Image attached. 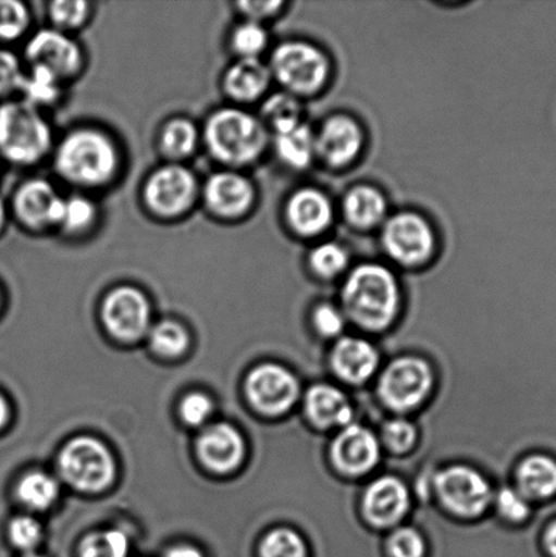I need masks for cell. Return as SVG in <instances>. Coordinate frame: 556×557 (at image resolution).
Listing matches in <instances>:
<instances>
[{
	"instance_id": "7dc6e473",
	"label": "cell",
	"mask_w": 556,
	"mask_h": 557,
	"mask_svg": "<svg viewBox=\"0 0 556 557\" xmlns=\"http://www.w3.org/2000/svg\"><path fill=\"white\" fill-rule=\"evenodd\" d=\"M165 557H203V554L193 545L182 544L168 549Z\"/></svg>"
},
{
	"instance_id": "7c38bea8",
	"label": "cell",
	"mask_w": 556,
	"mask_h": 557,
	"mask_svg": "<svg viewBox=\"0 0 556 557\" xmlns=\"http://www.w3.org/2000/svg\"><path fill=\"white\" fill-rule=\"evenodd\" d=\"M194 173L187 168L168 165L151 174L145 187V200L155 214L174 218L184 214L196 198Z\"/></svg>"
},
{
	"instance_id": "f546056e",
	"label": "cell",
	"mask_w": 556,
	"mask_h": 557,
	"mask_svg": "<svg viewBox=\"0 0 556 557\" xmlns=\"http://www.w3.org/2000/svg\"><path fill=\"white\" fill-rule=\"evenodd\" d=\"M260 557H310L307 539L293 529L277 528L265 534L259 548Z\"/></svg>"
},
{
	"instance_id": "c3c4849f",
	"label": "cell",
	"mask_w": 556,
	"mask_h": 557,
	"mask_svg": "<svg viewBox=\"0 0 556 557\" xmlns=\"http://www.w3.org/2000/svg\"><path fill=\"white\" fill-rule=\"evenodd\" d=\"M543 548L547 557H556V521L548 527L544 534Z\"/></svg>"
},
{
	"instance_id": "b9f144b4",
	"label": "cell",
	"mask_w": 556,
	"mask_h": 557,
	"mask_svg": "<svg viewBox=\"0 0 556 557\" xmlns=\"http://www.w3.org/2000/svg\"><path fill=\"white\" fill-rule=\"evenodd\" d=\"M346 315L342 309L332 304H320L316 306L312 314V322L316 332L323 337L341 336L346 327Z\"/></svg>"
},
{
	"instance_id": "681fc988",
	"label": "cell",
	"mask_w": 556,
	"mask_h": 557,
	"mask_svg": "<svg viewBox=\"0 0 556 557\" xmlns=\"http://www.w3.org/2000/svg\"><path fill=\"white\" fill-rule=\"evenodd\" d=\"M9 418V404L8 401H5V398L2 395H0V429H2L5 423H8Z\"/></svg>"
},
{
	"instance_id": "3957f363",
	"label": "cell",
	"mask_w": 556,
	"mask_h": 557,
	"mask_svg": "<svg viewBox=\"0 0 556 557\" xmlns=\"http://www.w3.org/2000/svg\"><path fill=\"white\" fill-rule=\"evenodd\" d=\"M206 144L215 160L243 166L258 161L269 144V131L248 112L222 109L206 125Z\"/></svg>"
},
{
	"instance_id": "8fae6325",
	"label": "cell",
	"mask_w": 556,
	"mask_h": 557,
	"mask_svg": "<svg viewBox=\"0 0 556 557\" xmlns=\"http://www.w3.org/2000/svg\"><path fill=\"white\" fill-rule=\"evenodd\" d=\"M332 466L343 476L359 479L381 461V442L372 430L351 423L337 433L330 445Z\"/></svg>"
},
{
	"instance_id": "836d02e7",
	"label": "cell",
	"mask_w": 556,
	"mask_h": 557,
	"mask_svg": "<svg viewBox=\"0 0 556 557\" xmlns=\"http://www.w3.org/2000/svg\"><path fill=\"white\" fill-rule=\"evenodd\" d=\"M128 550L127 536L112 529L89 534L81 545V557H127Z\"/></svg>"
},
{
	"instance_id": "1f68e13d",
	"label": "cell",
	"mask_w": 556,
	"mask_h": 557,
	"mask_svg": "<svg viewBox=\"0 0 556 557\" xmlns=\"http://www.w3.org/2000/svg\"><path fill=\"white\" fill-rule=\"evenodd\" d=\"M350 258L346 248L336 243H323L309 255V267L321 278H334L347 270Z\"/></svg>"
},
{
	"instance_id": "f907efd6",
	"label": "cell",
	"mask_w": 556,
	"mask_h": 557,
	"mask_svg": "<svg viewBox=\"0 0 556 557\" xmlns=\"http://www.w3.org/2000/svg\"><path fill=\"white\" fill-rule=\"evenodd\" d=\"M5 221V207L3 200L0 199V231H2Z\"/></svg>"
},
{
	"instance_id": "ffe728a7",
	"label": "cell",
	"mask_w": 556,
	"mask_h": 557,
	"mask_svg": "<svg viewBox=\"0 0 556 557\" xmlns=\"http://www.w3.org/2000/svg\"><path fill=\"white\" fill-rule=\"evenodd\" d=\"M206 203L215 215L225 220L247 214L255 200L252 183L242 174L215 173L205 187Z\"/></svg>"
},
{
	"instance_id": "6da1fadb",
	"label": "cell",
	"mask_w": 556,
	"mask_h": 557,
	"mask_svg": "<svg viewBox=\"0 0 556 557\" xmlns=\"http://www.w3.org/2000/svg\"><path fill=\"white\" fill-rule=\"evenodd\" d=\"M346 319L365 331L380 332L394 324L401 306L399 282L379 263H363L348 274L341 292Z\"/></svg>"
},
{
	"instance_id": "ac0fdd59",
	"label": "cell",
	"mask_w": 556,
	"mask_h": 557,
	"mask_svg": "<svg viewBox=\"0 0 556 557\" xmlns=\"http://www.w3.org/2000/svg\"><path fill=\"white\" fill-rule=\"evenodd\" d=\"M380 362L378 347L362 337H342L331 351L332 370L346 384L362 385L372 380Z\"/></svg>"
},
{
	"instance_id": "d6986e66",
	"label": "cell",
	"mask_w": 556,
	"mask_h": 557,
	"mask_svg": "<svg viewBox=\"0 0 556 557\" xmlns=\"http://www.w3.org/2000/svg\"><path fill=\"white\" fill-rule=\"evenodd\" d=\"M286 221L299 237L312 238L329 231L334 207L329 196L316 188L296 190L286 203Z\"/></svg>"
},
{
	"instance_id": "7bdbcfd3",
	"label": "cell",
	"mask_w": 556,
	"mask_h": 557,
	"mask_svg": "<svg viewBox=\"0 0 556 557\" xmlns=\"http://www.w3.org/2000/svg\"><path fill=\"white\" fill-rule=\"evenodd\" d=\"M9 534L11 543L16 548L30 550L40 543L42 531L41 525L35 518L29 516L15 517L10 522Z\"/></svg>"
},
{
	"instance_id": "83f0119b",
	"label": "cell",
	"mask_w": 556,
	"mask_h": 557,
	"mask_svg": "<svg viewBox=\"0 0 556 557\" xmlns=\"http://www.w3.org/2000/svg\"><path fill=\"white\" fill-rule=\"evenodd\" d=\"M16 495L25 506L33 510H46L59 495V484L51 474L30 472L20 480Z\"/></svg>"
},
{
	"instance_id": "d6a6232c",
	"label": "cell",
	"mask_w": 556,
	"mask_h": 557,
	"mask_svg": "<svg viewBox=\"0 0 556 557\" xmlns=\"http://www.w3.org/2000/svg\"><path fill=\"white\" fill-rule=\"evenodd\" d=\"M385 557H429L427 536L412 527L392 531L383 544Z\"/></svg>"
},
{
	"instance_id": "d4e9b609",
	"label": "cell",
	"mask_w": 556,
	"mask_h": 557,
	"mask_svg": "<svg viewBox=\"0 0 556 557\" xmlns=\"http://www.w3.org/2000/svg\"><path fill=\"white\" fill-rule=\"evenodd\" d=\"M517 490L528 500H546L556 494V461L543 455L522 460L516 471Z\"/></svg>"
},
{
	"instance_id": "4316f807",
	"label": "cell",
	"mask_w": 556,
	"mask_h": 557,
	"mask_svg": "<svg viewBox=\"0 0 556 557\" xmlns=\"http://www.w3.org/2000/svg\"><path fill=\"white\" fill-rule=\"evenodd\" d=\"M302 117L301 103L291 92H276L261 108V123L275 135L298 127Z\"/></svg>"
},
{
	"instance_id": "ba28073f",
	"label": "cell",
	"mask_w": 556,
	"mask_h": 557,
	"mask_svg": "<svg viewBox=\"0 0 556 557\" xmlns=\"http://www.w3.org/2000/svg\"><path fill=\"white\" fill-rule=\"evenodd\" d=\"M59 469L65 482L91 493L107 488L114 476L111 453L91 436L70 441L60 453Z\"/></svg>"
},
{
	"instance_id": "44dd1931",
	"label": "cell",
	"mask_w": 556,
	"mask_h": 557,
	"mask_svg": "<svg viewBox=\"0 0 556 557\" xmlns=\"http://www.w3.org/2000/svg\"><path fill=\"white\" fill-rule=\"evenodd\" d=\"M304 408L309 423L319 430L347 428L354 418L346 393L330 384L310 386L305 395Z\"/></svg>"
},
{
	"instance_id": "d590c367",
	"label": "cell",
	"mask_w": 556,
	"mask_h": 557,
	"mask_svg": "<svg viewBox=\"0 0 556 557\" xmlns=\"http://www.w3.org/2000/svg\"><path fill=\"white\" fill-rule=\"evenodd\" d=\"M381 441L384 446L395 455H405L417 445V425L405 418L386 420L381 428Z\"/></svg>"
},
{
	"instance_id": "30bf717a",
	"label": "cell",
	"mask_w": 556,
	"mask_h": 557,
	"mask_svg": "<svg viewBox=\"0 0 556 557\" xmlns=\"http://www.w3.org/2000/svg\"><path fill=\"white\" fill-rule=\"evenodd\" d=\"M249 401L267 417H281L296 406L301 386L293 371L281 364L264 363L249 374Z\"/></svg>"
},
{
	"instance_id": "8d00e7d4",
	"label": "cell",
	"mask_w": 556,
	"mask_h": 557,
	"mask_svg": "<svg viewBox=\"0 0 556 557\" xmlns=\"http://www.w3.org/2000/svg\"><path fill=\"white\" fill-rule=\"evenodd\" d=\"M232 44L242 59H258L269 44V35L259 22L247 21L234 30Z\"/></svg>"
},
{
	"instance_id": "60d3db41",
	"label": "cell",
	"mask_w": 556,
	"mask_h": 557,
	"mask_svg": "<svg viewBox=\"0 0 556 557\" xmlns=\"http://www.w3.org/2000/svg\"><path fill=\"white\" fill-rule=\"evenodd\" d=\"M49 14L54 25L64 29H74L84 24L89 16V3L84 0H58L51 4Z\"/></svg>"
},
{
	"instance_id": "9a60e30c",
	"label": "cell",
	"mask_w": 556,
	"mask_h": 557,
	"mask_svg": "<svg viewBox=\"0 0 556 557\" xmlns=\"http://www.w3.org/2000/svg\"><path fill=\"white\" fill-rule=\"evenodd\" d=\"M316 157L332 168L350 165L361 154L363 131L356 119L336 114L314 134Z\"/></svg>"
},
{
	"instance_id": "ab89813d",
	"label": "cell",
	"mask_w": 556,
	"mask_h": 557,
	"mask_svg": "<svg viewBox=\"0 0 556 557\" xmlns=\"http://www.w3.org/2000/svg\"><path fill=\"white\" fill-rule=\"evenodd\" d=\"M95 218L96 206L89 199L75 196V198L64 200L63 218L60 225L70 232L84 231L91 225Z\"/></svg>"
},
{
	"instance_id": "7a4b0ae2",
	"label": "cell",
	"mask_w": 556,
	"mask_h": 557,
	"mask_svg": "<svg viewBox=\"0 0 556 557\" xmlns=\"http://www.w3.org/2000/svg\"><path fill=\"white\" fill-rule=\"evenodd\" d=\"M60 176L79 187H101L119 166L116 147L107 135L78 129L62 140L54 158Z\"/></svg>"
},
{
	"instance_id": "e0dca14e",
	"label": "cell",
	"mask_w": 556,
	"mask_h": 557,
	"mask_svg": "<svg viewBox=\"0 0 556 557\" xmlns=\"http://www.w3.org/2000/svg\"><path fill=\"white\" fill-rule=\"evenodd\" d=\"M64 200L48 182L30 180L16 190L14 211L20 221L32 228L60 225Z\"/></svg>"
},
{
	"instance_id": "ee69618b",
	"label": "cell",
	"mask_w": 556,
	"mask_h": 557,
	"mask_svg": "<svg viewBox=\"0 0 556 557\" xmlns=\"http://www.w3.org/2000/svg\"><path fill=\"white\" fill-rule=\"evenodd\" d=\"M22 78L24 74H22L20 60L13 52L0 48V96L20 90Z\"/></svg>"
},
{
	"instance_id": "cb8c5ba5",
	"label": "cell",
	"mask_w": 556,
	"mask_h": 557,
	"mask_svg": "<svg viewBox=\"0 0 556 557\" xmlns=\"http://www.w3.org/2000/svg\"><path fill=\"white\" fill-rule=\"evenodd\" d=\"M269 65L258 59H242L227 70L225 90L234 100L249 102L264 95L271 84Z\"/></svg>"
},
{
	"instance_id": "484cf974",
	"label": "cell",
	"mask_w": 556,
	"mask_h": 557,
	"mask_svg": "<svg viewBox=\"0 0 556 557\" xmlns=\"http://www.w3.org/2000/svg\"><path fill=\"white\" fill-rule=\"evenodd\" d=\"M275 151L277 158L294 171H304L316 157V140L312 128L307 124L275 135Z\"/></svg>"
},
{
	"instance_id": "816d5d0a",
	"label": "cell",
	"mask_w": 556,
	"mask_h": 557,
	"mask_svg": "<svg viewBox=\"0 0 556 557\" xmlns=\"http://www.w3.org/2000/svg\"><path fill=\"white\" fill-rule=\"evenodd\" d=\"M22 557H42V556L36 555V554H26L25 556H22Z\"/></svg>"
},
{
	"instance_id": "5bb4252c",
	"label": "cell",
	"mask_w": 556,
	"mask_h": 557,
	"mask_svg": "<svg viewBox=\"0 0 556 557\" xmlns=\"http://www.w3.org/2000/svg\"><path fill=\"white\" fill-rule=\"evenodd\" d=\"M150 304L139 289L122 286L113 289L102 306L108 331L122 341H136L150 326Z\"/></svg>"
},
{
	"instance_id": "8992f818",
	"label": "cell",
	"mask_w": 556,
	"mask_h": 557,
	"mask_svg": "<svg viewBox=\"0 0 556 557\" xmlns=\"http://www.w3.org/2000/svg\"><path fill=\"white\" fill-rule=\"evenodd\" d=\"M435 385L432 366L419 357L392 360L380 375L378 395L392 412L416 411L428 400Z\"/></svg>"
},
{
	"instance_id": "f6af8a7d",
	"label": "cell",
	"mask_w": 556,
	"mask_h": 557,
	"mask_svg": "<svg viewBox=\"0 0 556 557\" xmlns=\"http://www.w3.org/2000/svg\"><path fill=\"white\" fill-rule=\"evenodd\" d=\"M182 417L190 425H200L211 417L212 403L203 393H190L182 403Z\"/></svg>"
},
{
	"instance_id": "5b68a950",
	"label": "cell",
	"mask_w": 556,
	"mask_h": 557,
	"mask_svg": "<svg viewBox=\"0 0 556 557\" xmlns=\"http://www.w3.org/2000/svg\"><path fill=\"white\" fill-rule=\"evenodd\" d=\"M272 76L293 96H313L330 79L326 54L310 42L287 41L271 58Z\"/></svg>"
},
{
	"instance_id": "2e32d148",
	"label": "cell",
	"mask_w": 556,
	"mask_h": 557,
	"mask_svg": "<svg viewBox=\"0 0 556 557\" xmlns=\"http://www.w3.org/2000/svg\"><path fill=\"white\" fill-rule=\"evenodd\" d=\"M26 58L32 65L52 71L59 79L75 75L82 64L78 44L54 29L37 32L27 44Z\"/></svg>"
},
{
	"instance_id": "74e56055",
	"label": "cell",
	"mask_w": 556,
	"mask_h": 557,
	"mask_svg": "<svg viewBox=\"0 0 556 557\" xmlns=\"http://www.w3.org/2000/svg\"><path fill=\"white\" fill-rule=\"evenodd\" d=\"M501 518L506 522L521 523L531 516L530 500L519 490L504 487L494 498Z\"/></svg>"
},
{
	"instance_id": "52a82bcc",
	"label": "cell",
	"mask_w": 556,
	"mask_h": 557,
	"mask_svg": "<svg viewBox=\"0 0 556 557\" xmlns=\"http://www.w3.org/2000/svg\"><path fill=\"white\" fill-rule=\"evenodd\" d=\"M433 483L441 506L450 516L462 520L482 517L494 500L492 484L472 467L452 466L441 469Z\"/></svg>"
},
{
	"instance_id": "f35d334b",
	"label": "cell",
	"mask_w": 556,
	"mask_h": 557,
	"mask_svg": "<svg viewBox=\"0 0 556 557\" xmlns=\"http://www.w3.org/2000/svg\"><path fill=\"white\" fill-rule=\"evenodd\" d=\"M29 24V11L16 0H0V40H14Z\"/></svg>"
},
{
	"instance_id": "e575fe53",
	"label": "cell",
	"mask_w": 556,
	"mask_h": 557,
	"mask_svg": "<svg viewBox=\"0 0 556 557\" xmlns=\"http://www.w3.org/2000/svg\"><path fill=\"white\" fill-rule=\"evenodd\" d=\"M150 343L163 357H178L188 346V335L177 322L162 321L152 327Z\"/></svg>"
},
{
	"instance_id": "bcb514c9",
	"label": "cell",
	"mask_w": 556,
	"mask_h": 557,
	"mask_svg": "<svg viewBox=\"0 0 556 557\" xmlns=\"http://www.w3.org/2000/svg\"><path fill=\"white\" fill-rule=\"evenodd\" d=\"M283 8L282 2H239L238 9L248 16V21L259 22L269 18Z\"/></svg>"
},
{
	"instance_id": "603a6c76",
	"label": "cell",
	"mask_w": 556,
	"mask_h": 557,
	"mask_svg": "<svg viewBox=\"0 0 556 557\" xmlns=\"http://www.w3.org/2000/svg\"><path fill=\"white\" fill-rule=\"evenodd\" d=\"M342 211L348 225L358 231H370L386 221L388 203L380 189L363 184L348 190Z\"/></svg>"
},
{
	"instance_id": "f1b7e54d",
	"label": "cell",
	"mask_w": 556,
	"mask_h": 557,
	"mask_svg": "<svg viewBox=\"0 0 556 557\" xmlns=\"http://www.w3.org/2000/svg\"><path fill=\"white\" fill-rule=\"evenodd\" d=\"M198 128L187 119H173L161 133V150L171 158H184L193 154L198 145Z\"/></svg>"
},
{
	"instance_id": "4dcf8cb0",
	"label": "cell",
	"mask_w": 556,
	"mask_h": 557,
	"mask_svg": "<svg viewBox=\"0 0 556 557\" xmlns=\"http://www.w3.org/2000/svg\"><path fill=\"white\" fill-rule=\"evenodd\" d=\"M59 82L52 71L41 65H32L30 73L22 78L20 90L24 92L25 101L32 106H47L58 100Z\"/></svg>"
},
{
	"instance_id": "277c9868",
	"label": "cell",
	"mask_w": 556,
	"mask_h": 557,
	"mask_svg": "<svg viewBox=\"0 0 556 557\" xmlns=\"http://www.w3.org/2000/svg\"><path fill=\"white\" fill-rule=\"evenodd\" d=\"M52 146V131L37 107L26 101L0 106V154L16 165H32Z\"/></svg>"
},
{
	"instance_id": "9c48e42d",
	"label": "cell",
	"mask_w": 556,
	"mask_h": 557,
	"mask_svg": "<svg viewBox=\"0 0 556 557\" xmlns=\"http://www.w3.org/2000/svg\"><path fill=\"white\" fill-rule=\"evenodd\" d=\"M381 244L397 264L417 267L427 263L435 252L432 225L416 212H399L384 222Z\"/></svg>"
},
{
	"instance_id": "7402d4cb",
	"label": "cell",
	"mask_w": 556,
	"mask_h": 557,
	"mask_svg": "<svg viewBox=\"0 0 556 557\" xmlns=\"http://www.w3.org/2000/svg\"><path fill=\"white\" fill-rule=\"evenodd\" d=\"M244 441L231 424L220 423L206 429L198 441L201 461L212 471L226 473L243 461Z\"/></svg>"
},
{
	"instance_id": "4fadbf2b",
	"label": "cell",
	"mask_w": 556,
	"mask_h": 557,
	"mask_svg": "<svg viewBox=\"0 0 556 557\" xmlns=\"http://www.w3.org/2000/svg\"><path fill=\"white\" fill-rule=\"evenodd\" d=\"M410 491L406 483L394 474H385L373 480L363 491L362 515L375 529L399 525L410 511Z\"/></svg>"
}]
</instances>
